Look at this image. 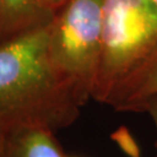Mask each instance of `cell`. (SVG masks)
I'll list each match as a JSON object with an SVG mask.
<instances>
[{"instance_id": "obj_1", "label": "cell", "mask_w": 157, "mask_h": 157, "mask_svg": "<svg viewBox=\"0 0 157 157\" xmlns=\"http://www.w3.org/2000/svg\"><path fill=\"white\" fill-rule=\"evenodd\" d=\"M50 23L0 43V119L6 124L56 132L80 114L82 107L51 64Z\"/></svg>"}, {"instance_id": "obj_2", "label": "cell", "mask_w": 157, "mask_h": 157, "mask_svg": "<svg viewBox=\"0 0 157 157\" xmlns=\"http://www.w3.org/2000/svg\"><path fill=\"white\" fill-rule=\"evenodd\" d=\"M102 1L67 0L49 27V57L80 107L92 99L102 51Z\"/></svg>"}, {"instance_id": "obj_3", "label": "cell", "mask_w": 157, "mask_h": 157, "mask_svg": "<svg viewBox=\"0 0 157 157\" xmlns=\"http://www.w3.org/2000/svg\"><path fill=\"white\" fill-rule=\"evenodd\" d=\"M157 45V8L151 0L102 1V51L93 91L105 104L121 79Z\"/></svg>"}, {"instance_id": "obj_4", "label": "cell", "mask_w": 157, "mask_h": 157, "mask_svg": "<svg viewBox=\"0 0 157 157\" xmlns=\"http://www.w3.org/2000/svg\"><path fill=\"white\" fill-rule=\"evenodd\" d=\"M157 95V45L114 86L105 104L117 112H136Z\"/></svg>"}, {"instance_id": "obj_5", "label": "cell", "mask_w": 157, "mask_h": 157, "mask_svg": "<svg viewBox=\"0 0 157 157\" xmlns=\"http://www.w3.org/2000/svg\"><path fill=\"white\" fill-rule=\"evenodd\" d=\"M0 157H67L51 129L28 124H7Z\"/></svg>"}, {"instance_id": "obj_6", "label": "cell", "mask_w": 157, "mask_h": 157, "mask_svg": "<svg viewBox=\"0 0 157 157\" xmlns=\"http://www.w3.org/2000/svg\"><path fill=\"white\" fill-rule=\"evenodd\" d=\"M55 13L43 0H0V43L49 25Z\"/></svg>"}, {"instance_id": "obj_7", "label": "cell", "mask_w": 157, "mask_h": 157, "mask_svg": "<svg viewBox=\"0 0 157 157\" xmlns=\"http://www.w3.org/2000/svg\"><path fill=\"white\" fill-rule=\"evenodd\" d=\"M111 137L124 150V154L128 155L129 157L141 156L140 148H139L135 139L132 136V134L129 133V130L127 128L120 127L111 135Z\"/></svg>"}, {"instance_id": "obj_8", "label": "cell", "mask_w": 157, "mask_h": 157, "mask_svg": "<svg viewBox=\"0 0 157 157\" xmlns=\"http://www.w3.org/2000/svg\"><path fill=\"white\" fill-rule=\"evenodd\" d=\"M137 113H147L151 118V121L155 126L157 135V95H154L150 99L146 100L140 106ZM156 150H157V140H156Z\"/></svg>"}, {"instance_id": "obj_9", "label": "cell", "mask_w": 157, "mask_h": 157, "mask_svg": "<svg viewBox=\"0 0 157 157\" xmlns=\"http://www.w3.org/2000/svg\"><path fill=\"white\" fill-rule=\"evenodd\" d=\"M43 1H44V4L48 6L50 10H52L54 12H56L67 0H43Z\"/></svg>"}, {"instance_id": "obj_10", "label": "cell", "mask_w": 157, "mask_h": 157, "mask_svg": "<svg viewBox=\"0 0 157 157\" xmlns=\"http://www.w3.org/2000/svg\"><path fill=\"white\" fill-rule=\"evenodd\" d=\"M6 129H7V124H6L4 120L0 119V154H1L2 144H4V140H5Z\"/></svg>"}, {"instance_id": "obj_11", "label": "cell", "mask_w": 157, "mask_h": 157, "mask_svg": "<svg viewBox=\"0 0 157 157\" xmlns=\"http://www.w3.org/2000/svg\"><path fill=\"white\" fill-rule=\"evenodd\" d=\"M151 2L154 4V5L156 6V8H157V0H151Z\"/></svg>"}]
</instances>
